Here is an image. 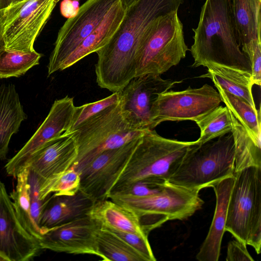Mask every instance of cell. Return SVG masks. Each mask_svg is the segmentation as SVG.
<instances>
[{
  "label": "cell",
  "mask_w": 261,
  "mask_h": 261,
  "mask_svg": "<svg viewBox=\"0 0 261 261\" xmlns=\"http://www.w3.org/2000/svg\"><path fill=\"white\" fill-rule=\"evenodd\" d=\"M184 0H138L125 9L123 19L107 43L96 53V82L113 92L121 91L136 75L143 38L158 17L178 11Z\"/></svg>",
  "instance_id": "cell-1"
},
{
  "label": "cell",
  "mask_w": 261,
  "mask_h": 261,
  "mask_svg": "<svg viewBox=\"0 0 261 261\" xmlns=\"http://www.w3.org/2000/svg\"><path fill=\"white\" fill-rule=\"evenodd\" d=\"M193 31L192 67L216 64L251 75L250 61L242 51L237 36L229 0H206L198 25Z\"/></svg>",
  "instance_id": "cell-2"
},
{
  "label": "cell",
  "mask_w": 261,
  "mask_h": 261,
  "mask_svg": "<svg viewBox=\"0 0 261 261\" xmlns=\"http://www.w3.org/2000/svg\"><path fill=\"white\" fill-rule=\"evenodd\" d=\"M234 154L231 132L201 144L194 141L168 181L199 191L213 187L234 176Z\"/></svg>",
  "instance_id": "cell-3"
},
{
  "label": "cell",
  "mask_w": 261,
  "mask_h": 261,
  "mask_svg": "<svg viewBox=\"0 0 261 261\" xmlns=\"http://www.w3.org/2000/svg\"><path fill=\"white\" fill-rule=\"evenodd\" d=\"M227 208L225 231L254 249L261 248V167L236 172Z\"/></svg>",
  "instance_id": "cell-4"
},
{
  "label": "cell",
  "mask_w": 261,
  "mask_h": 261,
  "mask_svg": "<svg viewBox=\"0 0 261 261\" xmlns=\"http://www.w3.org/2000/svg\"><path fill=\"white\" fill-rule=\"evenodd\" d=\"M144 131L134 128L126 121L119 102L106 108L71 133L77 147V155L72 168L80 173L100 153L139 138Z\"/></svg>",
  "instance_id": "cell-5"
},
{
  "label": "cell",
  "mask_w": 261,
  "mask_h": 261,
  "mask_svg": "<svg viewBox=\"0 0 261 261\" xmlns=\"http://www.w3.org/2000/svg\"><path fill=\"white\" fill-rule=\"evenodd\" d=\"M193 142L165 138L154 129L145 130L112 189L149 177L168 180Z\"/></svg>",
  "instance_id": "cell-6"
},
{
  "label": "cell",
  "mask_w": 261,
  "mask_h": 261,
  "mask_svg": "<svg viewBox=\"0 0 261 261\" xmlns=\"http://www.w3.org/2000/svg\"><path fill=\"white\" fill-rule=\"evenodd\" d=\"M199 190L168 181L160 193L145 197L115 196L108 199L134 211L148 236L153 229L169 220L187 219L204 203Z\"/></svg>",
  "instance_id": "cell-7"
},
{
  "label": "cell",
  "mask_w": 261,
  "mask_h": 261,
  "mask_svg": "<svg viewBox=\"0 0 261 261\" xmlns=\"http://www.w3.org/2000/svg\"><path fill=\"white\" fill-rule=\"evenodd\" d=\"M177 11L157 18L150 27L139 50L135 76L161 75L186 57L190 49Z\"/></svg>",
  "instance_id": "cell-8"
},
{
  "label": "cell",
  "mask_w": 261,
  "mask_h": 261,
  "mask_svg": "<svg viewBox=\"0 0 261 261\" xmlns=\"http://www.w3.org/2000/svg\"><path fill=\"white\" fill-rule=\"evenodd\" d=\"M59 1L22 0L1 10V31L5 50H35V41Z\"/></svg>",
  "instance_id": "cell-9"
},
{
  "label": "cell",
  "mask_w": 261,
  "mask_h": 261,
  "mask_svg": "<svg viewBox=\"0 0 261 261\" xmlns=\"http://www.w3.org/2000/svg\"><path fill=\"white\" fill-rule=\"evenodd\" d=\"M221 102L218 91L207 84L181 91L169 90L159 94L153 103L150 129L166 121L195 122Z\"/></svg>",
  "instance_id": "cell-10"
},
{
  "label": "cell",
  "mask_w": 261,
  "mask_h": 261,
  "mask_svg": "<svg viewBox=\"0 0 261 261\" xmlns=\"http://www.w3.org/2000/svg\"><path fill=\"white\" fill-rule=\"evenodd\" d=\"M120 0H87L74 16L59 30L50 54L48 75L59 71L63 62L102 22L111 7Z\"/></svg>",
  "instance_id": "cell-11"
},
{
  "label": "cell",
  "mask_w": 261,
  "mask_h": 261,
  "mask_svg": "<svg viewBox=\"0 0 261 261\" xmlns=\"http://www.w3.org/2000/svg\"><path fill=\"white\" fill-rule=\"evenodd\" d=\"M181 82L153 73L134 77L119 92L123 117L135 129H150L151 108L158 95Z\"/></svg>",
  "instance_id": "cell-12"
},
{
  "label": "cell",
  "mask_w": 261,
  "mask_h": 261,
  "mask_svg": "<svg viewBox=\"0 0 261 261\" xmlns=\"http://www.w3.org/2000/svg\"><path fill=\"white\" fill-rule=\"evenodd\" d=\"M140 137L97 155L80 171V190L95 201L108 199Z\"/></svg>",
  "instance_id": "cell-13"
},
{
  "label": "cell",
  "mask_w": 261,
  "mask_h": 261,
  "mask_svg": "<svg viewBox=\"0 0 261 261\" xmlns=\"http://www.w3.org/2000/svg\"><path fill=\"white\" fill-rule=\"evenodd\" d=\"M42 249L19 220L5 186L0 181V254L7 261H27Z\"/></svg>",
  "instance_id": "cell-14"
},
{
  "label": "cell",
  "mask_w": 261,
  "mask_h": 261,
  "mask_svg": "<svg viewBox=\"0 0 261 261\" xmlns=\"http://www.w3.org/2000/svg\"><path fill=\"white\" fill-rule=\"evenodd\" d=\"M99 227L87 215L43 231L39 242L42 249L99 256L96 234Z\"/></svg>",
  "instance_id": "cell-15"
},
{
  "label": "cell",
  "mask_w": 261,
  "mask_h": 261,
  "mask_svg": "<svg viewBox=\"0 0 261 261\" xmlns=\"http://www.w3.org/2000/svg\"><path fill=\"white\" fill-rule=\"evenodd\" d=\"M75 106L73 98L66 96L56 100L47 117L30 139L5 165L7 173L15 177L25 168L31 155L50 140L70 127Z\"/></svg>",
  "instance_id": "cell-16"
},
{
  "label": "cell",
  "mask_w": 261,
  "mask_h": 261,
  "mask_svg": "<svg viewBox=\"0 0 261 261\" xmlns=\"http://www.w3.org/2000/svg\"><path fill=\"white\" fill-rule=\"evenodd\" d=\"M77 155V147L73 134L64 133L35 152L25 167L36 176L41 188L71 168Z\"/></svg>",
  "instance_id": "cell-17"
},
{
  "label": "cell",
  "mask_w": 261,
  "mask_h": 261,
  "mask_svg": "<svg viewBox=\"0 0 261 261\" xmlns=\"http://www.w3.org/2000/svg\"><path fill=\"white\" fill-rule=\"evenodd\" d=\"M95 201L79 190L73 195L56 196L46 198L38 225L43 231L87 215Z\"/></svg>",
  "instance_id": "cell-18"
},
{
  "label": "cell",
  "mask_w": 261,
  "mask_h": 261,
  "mask_svg": "<svg viewBox=\"0 0 261 261\" xmlns=\"http://www.w3.org/2000/svg\"><path fill=\"white\" fill-rule=\"evenodd\" d=\"M234 175L221 180L214 185L216 198L213 219L207 234L196 255L199 261H218L225 231L227 208Z\"/></svg>",
  "instance_id": "cell-19"
},
{
  "label": "cell",
  "mask_w": 261,
  "mask_h": 261,
  "mask_svg": "<svg viewBox=\"0 0 261 261\" xmlns=\"http://www.w3.org/2000/svg\"><path fill=\"white\" fill-rule=\"evenodd\" d=\"M124 12L120 0L111 7L99 25L67 57L59 71L69 68L105 46L118 28Z\"/></svg>",
  "instance_id": "cell-20"
},
{
  "label": "cell",
  "mask_w": 261,
  "mask_h": 261,
  "mask_svg": "<svg viewBox=\"0 0 261 261\" xmlns=\"http://www.w3.org/2000/svg\"><path fill=\"white\" fill-rule=\"evenodd\" d=\"M88 215L101 226L148 238L135 212L110 199L95 201Z\"/></svg>",
  "instance_id": "cell-21"
},
{
  "label": "cell",
  "mask_w": 261,
  "mask_h": 261,
  "mask_svg": "<svg viewBox=\"0 0 261 261\" xmlns=\"http://www.w3.org/2000/svg\"><path fill=\"white\" fill-rule=\"evenodd\" d=\"M19 97L13 84L0 87V159H5L11 137L26 119Z\"/></svg>",
  "instance_id": "cell-22"
},
{
  "label": "cell",
  "mask_w": 261,
  "mask_h": 261,
  "mask_svg": "<svg viewBox=\"0 0 261 261\" xmlns=\"http://www.w3.org/2000/svg\"><path fill=\"white\" fill-rule=\"evenodd\" d=\"M237 36L241 47L260 40L261 0H229Z\"/></svg>",
  "instance_id": "cell-23"
},
{
  "label": "cell",
  "mask_w": 261,
  "mask_h": 261,
  "mask_svg": "<svg viewBox=\"0 0 261 261\" xmlns=\"http://www.w3.org/2000/svg\"><path fill=\"white\" fill-rule=\"evenodd\" d=\"M207 72L198 77L210 78L214 85L228 93L238 96L256 109L252 89L251 75L228 67L216 64L206 66Z\"/></svg>",
  "instance_id": "cell-24"
},
{
  "label": "cell",
  "mask_w": 261,
  "mask_h": 261,
  "mask_svg": "<svg viewBox=\"0 0 261 261\" xmlns=\"http://www.w3.org/2000/svg\"><path fill=\"white\" fill-rule=\"evenodd\" d=\"M223 102L254 141L260 145V111L215 85Z\"/></svg>",
  "instance_id": "cell-25"
},
{
  "label": "cell",
  "mask_w": 261,
  "mask_h": 261,
  "mask_svg": "<svg viewBox=\"0 0 261 261\" xmlns=\"http://www.w3.org/2000/svg\"><path fill=\"white\" fill-rule=\"evenodd\" d=\"M229 111L234 144V173L248 167H261V145L254 141L242 125Z\"/></svg>",
  "instance_id": "cell-26"
},
{
  "label": "cell",
  "mask_w": 261,
  "mask_h": 261,
  "mask_svg": "<svg viewBox=\"0 0 261 261\" xmlns=\"http://www.w3.org/2000/svg\"><path fill=\"white\" fill-rule=\"evenodd\" d=\"M96 240L98 257L103 260L146 261L121 238L100 226L96 231Z\"/></svg>",
  "instance_id": "cell-27"
},
{
  "label": "cell",
  "mask_w": 261,
  "mask_h": 261,
  "mask_svg": "<svg viewBox=\"0 0 261 261\" xmlns=\"http://www.w3.org/2000/svg\"><path fill=\"white\" fill-rule=\"evenodd\" d=\"M29 169L25 167L17 175V185L10 197L17 216L24 228L38 241L41 235L40 227L34 221L31 208Z\"/></svg>",
  "instance_id": "cell-28"
},
{
  "label": "cell",
  "mask_w": 261,
  "mask_h": 261,
  "mask_svg": "<svg viewBox=\"0 0 261 261\" xmlns=\"http://www.w3.org/2000/svg\"><path fill=\"white\" fill-rule=\"evenodd\" d=\"M195 123L200 131L199 138L195 141L199 144L217 139L232 131V121L226 106H219Z\"/></svg>",
  "instance_id": "cell-29"
},
{
  "label": "cell",
  "mask_w": 261,
  "mask_h": 261,
  "mask_svg": "<svg viewBox=\"0 0 261 261\" xmlns=\"http://www.w3.org/2000/svg\"><path fill=\"white\" fill-rule=\"evenodd\" d=\"M42 55L34 50H4L0 54V79L18 77L38 65Z\"/></svg>",
  "instance_id": "cell-30"
},
{
  "label": "cell",
  "mask_w": 261,
  "mask_h": 261,
  "mask_svg": "<svg viewBox=\"0 0 261 261\" xmlns=\"http://www.w3.org/2000/svg\"><path fill=\"white\" fill-rule=\"evenodd\" d=\"M80 173L71 167L40 188V198L44 200L51 194L56 196L74 195L80 190Z\"/></svg>",
  "instance_id": "cell-31"
},
{
  "label": "cell",
  "mask_w": 261,
  "mask_h": 261,
  "mask_svg": "<svg viewBox=\"0 0 261 261\" xmlns=\"http://www.w3.org/2000/svg\"><path fill=\"white\" fill-rule=\"evenodd\" d=\"M168 180L159 177H149L113 188L108 199L115 196L145 197L160 193Z\"/></svg>",
  "instance_id": "cell-32"
},
{
  "label": "cell",
  "mask_w": 261,
  "mask_h": 261,
  "mask_svg": "<svg viewBox=\"0 0 261 261\" xmlns=\"http://www.w3.org/2000/svg\"><path fill=\"white\" fill-rule=\"evenodd\" d=\"M119 92H116L96 101L75 107L71 125L69 128L64 133L67 134L72 133L86 120L106 108L119 103Z\"/></svg>",
  "instance_id": "cell-33"
},
{
  "label": "cell",
  "mask_w": 261,
  "mask_h": 261,
  "mask_svg": "<svg viewBox=\"0 0 261 261\" xmlns=\"http://www.w3.org/2000/svg\"><path fill=\"white\" fill-rule=\"evenodd\" d=\"M102 227L116 234L130 246L139 253L146 261H155L156 258L153 253L148 238L139 235L120 231L114 228Z\"/></svg>",
  "instance_id": "cell-34"
},
{
  "label": "cell",
  "mask_w": 261,
  "mask_h": 261,
  "mask_svg": "<svg viewBox=\"0 0 261 261\" xmlns=\"http://www.w3.org/2000/svg\"><path fill=\"white\" fill-rule=\"evenodd\" d=\"M242 51L248 58L252 70L253 85H261V40H254L242 46Z\"/></svg>",
  "instance_id": "cell-35"
},
{
  "label": "cell",
  "mask_w": 261,
  "mask_h": 261,
  "mask_svg": "<svg viewBox=\"0 0 261 261\" xmlns=\"http://www.w3.org/2000/svg\"><path fill=\"white\" fill-rule=\"evenodd\" d=\"M29 171L28 182L31 213L34 221L38 225L40 216L45 204L46 198L44 200H41L40 198V184L36 176L33 172L30 171L29 170Z\"/></svg>",
  "instance_id": "cell-36"
},
{
  "label": "cell",
  "mask_w": 261,
  "mask_h": 261,
  "mask_svg": "<svg viewBox=\"0 0 261 261\" xmlns=\"http://www.w3.org/2000/svg\"><path fill=\"white\" fill-rule=\"evenodd\" d=\"M226 260L252 261L254 259L248 251L247 245L235 239L228 244Z\"/></svg>",
  "instance_id": "cell-37"
},
{
  "label": "cell",
  "mask_w": 261,
  "mask_h": 261,
  "mask_svg": "<svg viewBox=\"0 0 261 261\" xmlns=\"http://www.w3.org/2000/svg\"><path fill=\"white\" fill-rule=\"evenodd\" d=\"M79 2L80 0H63L60 4L62 16L68 19L75 15L80 9Z\"/></svg>",
  "instance_id": "cell-38"
},
{
  "label": "cell",
  "mask_w": 261,
  "mask_h": 261,
  "mask_svg": "<svg viewBox=\"0 0 261 261\" xmlns=\"http://www.w3.org/2000/svg\"><path fill=\"white\" fill-rule=\"evenodd\" d=\"M21 1L22 0H0V10L4 9Z\"/></svg>",
  "instance_id": "cell-39"
},
{
  "label": "cell",
  "mask_w": 261,
  "mask_h": 261,
  "mask_svg": "<svg viewBox=\"0 0 261 261\" xmlns=\"http://www.w3.org/2000/svg\"><path fill=\"white\" fill-rule=\"evenodd\" d=\"M1 10H0V54L5 50V44L2 35L1 24Z\"/></svg>",
  "instance_id": "cell-40"
},
{
  "label": "cell",
  "mask_w": 261,
  "mask_h": 261,
  "mask_svg": "<svg viewBox=\"0 0 261 261\" xmlns=\"http://www.w3.org/2000/svg\"><path fill=\"white\" fill-rule=\"evenodd\" d=\"M138 0H120L124 9L128 8Z\"/></svg>",
  "instance_id": "cell-41"
},
{
  "label": "cell",
  "mask_w": 261,
  "mask_h": 261,
  "mask_svg": "<svg viewBox=\"0 0 261 261\" xmlns=\"http://www.w3.org/2000/svg\"><path fill=\"white\" fill-rule=\"evenodd\" d=\"M0 261H7V260L0 254Z\"/></svg>",
  "instance_id": "cell-42"
}]
</instances>
